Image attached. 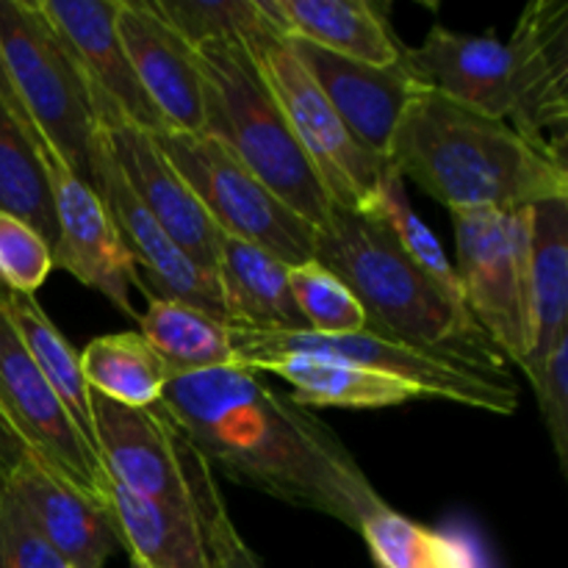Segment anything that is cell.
<instances>
[{
	"instance_id": "cell-1",
	"label": "cell",
	"mask_w": 568,
	"mask_h": 568,
	"mask_svg": "<svg viewBox=\"0 0 568 568\" xmlns=\"http://www.w3.org/2000/svg\"><path fill=\"white\" fill-rule=\"evenodd\" d=\"M155 410L211 469L253 491L355 532L388 508L342 438L258 372L233 364L170 375Z\"/></svg>"
},
{
	"instance_id": "cell-2",
	"label": "cell",
	"mask_w": 568,
	"mask_h": 568,
	"mask_svg": "<svg viewBox=\"0 0 568 568\" xmlns=\"http://www.w3.org/2000/svg\"><path fill=\"white\" fill-rule=\"evenodd\" d=\"M386 164L449 211H521L568 197L566 159L430 87L405 105Z\"/></svg>"
},
{
	"instance_id": "cell-3",
	"label": "cell",
	"mask_w": 568,
	"mask_h": 568,
	"mask_svg": "<svg viewBox=\"0 0 568 568\" xmlns=\"http://www.w3.org/2000/svg\"><path fill=\"white\" fill-rule=\"evenodd\" d=\"M314 261L355 294L369 333L483 375L508 377V361L497 344L460 300L444 292L403 253L381 216L331 203L325 222L316 227Z\"/></svg>"
},
{
	"instance_id": "cell-4",
	"label": "cell",
	"mask_w": 568,
	"mask_h": 568,
	"mask_svg": "<svg viewBox=\"0 0 568 568\" xmlns=\"http://www.w3.org/2000/svg\"><path fill=\"white\" fill-rule=\"evenodd\" d=\"M194 59L205 89V136L231 150L294 214L320 227L331 200L247 44L211 42L194 48Z\"/></svg>"
},
{
	"instance_id": "cell-5",
	"label": "cell",
	"mask_w": 568,
	"mask_h": 568,
	"mask_svg": "<svg viewBox=\"0 0 568 568\" xmlns=\"http://www.w3.org/2000/svg\"><path fill=\"white\" fill-rule=\"evenodd\" d=\"M0 53L42 142L94 192L100 139L92 89L37 0H0Z\"/></svg>"
},
{
	"instance_id": "cell-6",
	"label": "cell",
	"mask_w": 568,
	"mask_h": 568,
	"mask_svg": "<svg viewBox=\"0 0 568 568\" xmlns=\"http://www.w3.org/2000/svg\"><path fill=\"white\" fill-rule=\"evenodd\" d=\"M231 347L236 366L242 369H255L261 361L281 358V355H322V358L347 361L361 369L397 377L419 388L425 397L469 405V408L499 416H510L519 408V392L508 377L483 375L469 366L453 364V361L422 353V349L369 331L322 336L311 331L258 333L231 327Z\"/></svg>"
},
{
	"instance_id": "cell-7",
	"label": "cell",
	"mask_w": 568,
	"mask_h": 568,
	"mask_svg": "<svg viewBox=\"0 0 568 568\" xmlns=\"http://www.w3.org/2000/svg\"><path fill=\"white\" fill-rule=\"evenodd\" d=\"M453 236L466 311L521 369L530 353V209L453 211Z\"/></svg>"
},
{
	"instance_id": "cell-8",
	"label": "cell",
	"mask_w": 568,
	"mask_h": 568,
	"mask_svg": "<svg viewBox=\"0 0 568 568\" xmlns=\"http://www.w3.org/2000/svg\"><path fill=\"white\" fill-rule=\"evenodd\" d=\"M153 139L183 183L197 194L216 231L255 244L288 266L314 261L316 227L275 197L216 139L175 131Z\"/></svg>"
},
{
	"instance_id": "cell-9",
	"label": "cell",
	"mask_w": 568,
	"mask_h": 568,
	"mask_svg": "<svg viewBox=\"0 0 568 568\" xmlns=\"http://www.w3.org/2000/svg\"><path fill=\"white\" fill-rule=\"evenodd\" d=\"M250 53L266 87L275 94L305 159L314 166L327 200L342 209L364 211L386 178V161L369 153L347 131L283 33L261 39L250 48Z\"/></svg>"
},
{
	"instance_id": "cell-10",
	"label": "cell",
	"mask_w": 568,
	"mask_h": 568,
	"mask_svg": "<svg viewBox=\"0 0 568 568\" xmlns=\"http://www.w3.org/2000/svg\"><path fill=\"white\" fill-rule=\"evenodd\" d=\"M403 61L419 83L477 114L508 122L514 131L544 148L532 116L527 72L510 42L433 26L419 48H405Z\"/></svg>"
},
{
	"instance_id": "cell-11",
	"label": "cell",
	"mask_w": 568,
	"mask_h": 568,
	"mask_svg": "<svg viewBox=\"0 0 568 568\" xmlns=\"http://www.w3.org/2000/svg\"><path fill=\"white\" fill-rule=\"evenodd\" d=\"M0 414L28 453L64 477L70 486L109 508V475L81 427L22 347L0 305Z\"/></svg>"
},
{
	"instance_id": "cell-12",
	"label": "cell",
	"mask_w": 568,
	"mask_h": 568,
	"mask_svg": "<svg viewBox=\"0 0 568 568\" xmlns=\"http://www.w3.org/2000/svg\"><path fill=\"white\" fill-rule=\"evenodd\" d=\"M92 89V87H89ZM98 114L100 139L111 161L125 178L133 197L144 205L150 216L164 227L166 236L205 272L214 277L216 270V227L200 205L197 194L183 183L175 166L166 161L155 139L148 131L128 122L120 111L92 92ZM216 281V277H214Z\"/></svg>"
},
{
	"instance_id": "cell-13",
	"label": "cell",
	"mask_w": 568,
	"mask_h": 568,
	"mask_svg": "<svg viewBox=\"0 0 568 568\" xmlns=\"http://www.w3.org/2000/svg\"><path fill=\"white\" fill-rule=\"evenodd\" d=\"M44 164L55 214V242L50 247L53 270L59 266L70 272L83 286L103 294L120 314L139 322L131 303V288L139 286V270L122 244L114 220L98 194L78 181L53 150H48Z\"/></svg>"
},
{
	"instance_id": "cell-14",
	"label": "cell",
	"mask_w": 568,
	"mask_h": 568,
	"mask_svg": "<svg viewBox=\"0 0 568 568\" xmlns=\"http://www.w3.org/2000/svg\"><path fill=\"white\" fill-rule=\"evenodd\" d=\"M92 442L111 483L153 503L192 508L175 433L155 408H128L92 392Z\"/></svg>"
},
{
	"instance_id": "cell-15",
	"label": "cell",
	"mask_w": 568,
	"mask_h": 568,
	"mask_svg": "<svg viewBox=\"0 0 568 568\" xmlns=\"http://www.w3.org/2000/svg\"><path fill=\"white\" fill-rule=\"evenodd\" d=\"M286 39L316 87L322 89L327 103L342 116L347 131L369 153L386 161L399 116L425 83L410 75L405 61L394 67H372L327 53L303 39Z\"/></svg>"
},
{
	"instance_id": "cell-16",
	"label": "cell",
	"mask_w": 568,
	"mask_h": 568,
	"mask_svg": "<svg viewBox=\"0 0 568 568\" xmlns=\"http://www.w3.org/2000/svg\"><path fill=\"white\" fill-rule=\"evenodd\" d=\"M94 194L114 220L122 244L131 253L136 270L148 272V283L153 288L150 297L175 300L192 305L214 320L225 322L220 286L211 275H205L175 242L164 233V227L144 211V205L133 197L125 178L120 175L111 161L105 144L100 148L98 170H94Z\"/></svg>"
},
{
	"instance_id": "cell-17",
	"label": "cell",
	"mask_w": 568,
	"mask_h": 568,
	"mask_svg": "<svg viewBox=\"0 0 568 568\" xmlns=\"http://www.w3.org/2000/svg\"><path fill=\"white\" fill-rule=\"evenodd\" d=\"M116 33L161 120L175 133H205V89L194 50L150 0H120Z\"/></svg>"
},
{
	"instance_id": "cell-18",
	"label": "cell",
	"mask_w": 568,
	"mask_h": 568,
	"mask_svg": "<svg viewBox=\"0 0 568 568\" xmlns=\"http://www.w3.org/2000/svg\"><path fill=\"white\" fill-rule=\"evenodd\" d=\"M3 491L72 568H105L122 547L109 508L78 491L31 453L11 471Z\"/></svg>"
},
{
	"instance_id": "cell-19",
	"label": "cell",
	"mask_w": 568,
	"mask_h": 568,
	"mask_svg": "<svg viewBox=\"0 0 568 568\" xmlns=\"http://www.w3.org/2000/svg\"><path fill=\"white\" fill-rule=\"evenodd\" d=\"M37 6L72 48L98 98L114 105L128 122L148 131L150 136L170 131L159 109L144 94L120 42L116 33L120 0H37Z\"/></svg>"
},
{
	"instance_id": "cell-20",
	"label": "cell",
	"mask_w": 568,
	"mask_h": 568,
	"mask_svg": "<svg viewBox=\"0 0 568 568\" xmlns=\"http://www.w3.org/2000/svg\"><path fill=\"white\" fill-rule=\"evenodd\" d=\"M283 37L303 39L327 53L372 67L403 61L405 44L394 33L386 9L366 0H261Z\"/></svg>"
},
{
	"instance_id": "cell-21",
	"label": "cell",
	"mask_w": 568,
	"mask_h": 568,
	"mask_svg": "<svg viewBox=\"0 0 568 568\" xmlns=\"http://www.w3.org/2000/svg\"><path fill=\"white\" fill-rule=\"evenodd\" d=\"M216 286L225 325L236 331H308L288 286V264L255 244L216 231Z\"/></svg>"
},
{
	"instance_id": "cell-22",
	"label": "cell",
	"mask_w": 568,
	"mask_h": 568,
	"mask_svg": "<svg viewBox=\"0 0 568 568\" xmlns=\"http://www.w3.org/2000/svg\"><path fill=\"white\" fill-rule=\"evenodd\" d=\"M568 336V197L530 209V353L525 375L536 386L549 353Z\"/></svg>"
},
{
	"instance_id": "cell-23",
	"label": "cell",
	"mask_w": 568,
	"mask_h": 568,
	"mask_svg": "<svg viewBox=\"0 0 568 568\" xmlns=\"http://www.w3.org/2000/svg\"><path fill=\"white\" fill-rule=\"evenodd\" d=\"M527 72L541 142L566 159L568 120V3L536 0L508 39Z\"/></svg>"
},
{
	"instance_id": "cell-24",
	"label": "cell",
	"mask_w": 568,
	"mask_h": 568,
	"mask_svg": "<svg viewBox=\"0 0 568 568\" xmlns=\"http://www.w3.org/2000/svg\"><path fill=\"white\" fill-rule=\"evenodd\" d=\"M250 372H270L294 386V397L303 408H394V405L414 403L425 394L410 383L381 372L361 369L347 361L322 358V355H281V358L261 361Z\"/></svg>"
},
{
	"instance_id": "cell-25",
	"label": "cell",
	"mask_w": 568,
	"mask_h": 568,
	"mask_svg": "<svg viewBox=\"0 0 568 568\" xmlns=\"http://www.w3.org/2000/svg\"><path fill=\"white\" fill-rule=\"evenodd\" d=\"M109 514L120 544L144 568H211L192 508L142 499L109 480Z\"/></svg>"
},
{
	"instance_id": "cell-26",
	"label": "cell",
	"mask_w": 568,
	"mask_h": 568,
	"mask_svg": "<svg viewBox=\"0 0 568 568\" xmlns=\"http://www.w3.org/2000/svg\"><path fill=\"white\" fill-rule=\"evenodd\" d=\"M0 305L9 314L11 325H14L17 336H20L22 347L28 349L31 361L48 386L53 388L55 397L61 399L75 425L81 427L83 436L92 442V388L87 386L81 372V355L64 338V333L53 325L37 297L31 294H11L0 292Z\"/></svg>"
},
{
	"instance_id": "cell-27",
	"label": "cell",
	"mask_w": 568,
	"mask_h": 568,
	"mask_svg": "<svg viewBox=\"0 0 568 568\" xmlns=\"http://www.w3.org/2000/svg\"><path fill=\"white\" fill-rule=\"evenodd\" d=\"M139 333L153 347L170 375L233 366L231 327L192 305L150 297L148 314L139 316Z\"/></svg>"
},
{
	"instance_id": "cell-28",
	"label": "cell",
	"mask_w": 568,
	"mask_h": 568,
	"mask_svg": "<svg viewBox=\"0 0 568 568\" xmlns=\"http://www.w3.org/2000/svg\"><path fill=\"white\" fill-rule=\"evenodd\" d=\"M48 150L39 133L28 131L0 103V211L31 225L53 247V192L44 164Z\"/></svg>"
},
{
	"instance_id": "cell-29",
	"label": "cell",
	"mask_w": 568,
	"mask_h": 568,
	"mask_svg": "<svg viewBox=\"0 0 568 568\" xmlns=\"http://www.w3.org/2000/svg\"><path fill=\"white\" fill-rule=\"evenodd\" d=\"M78 355L87 386L128 408H155L170 381V372L142 333L92 338Z\"/></svg>"
},
{
	"instance_id": "cell-30",
	"label": "cell",
	"mask_w": 568,
	"mask_h": 568,
	"mask_svg": "<svg viewBox=\"0 0 568 568\" xmlns=\"http://www.w3.org/2000/svg\"><path fill=\"white\" fill-rule=\"evenodd\" d=\"M358 532L377 568H486L464 536L433 530L394 508L366 519Z\"/></svg>"
},
{
	"instance_id": "cell-31",
	"label": "cell",
	"mask_w": 568,
	"mask_h": 568,
	"mask_svg": "<svg viewBox=\"0 0 568 568\" xmlns=\"http://www.w3.org/2000/svg\"><path fill=\"white\" fill-rule=\"evenodd\" d=\"M166 26L189 44L203 48L211 42H255L281 33L266 17L261 0H150Z\"/></svg>"
},
{
	"instance_id": "cell-32",
	"label": "cell",
	"mask_w": 568,
	"mask_h": 568,
	"mask_svg": "<svg viewBox=\"0 0 568 568\" xmlns=\"http://www.w3.org/2000/svg\"><path fill=\"white\" fill-rule=\"evenodd\" d=\"M175 447L189 486V503H192L197 525L203 530L205 549H209L211 568H264L258 555L247 547V541L239 536L236 525L227 516L225 499L216 491L214 469L178 436Z\"/></svg>"
},
{
	"instance_id": "cell-33",
	"label": "cell",
	"mask_w": 568,
	"mask_h": 568,
	"mask_svg": "<svg viewBox=\"0 0 568 568\" xmlns=\"http://www.w3.org/2000/svg\"><path fill=\"white\" fill-rule=\"evenodd\" d=\"M364 211L381 216V220L392 227L394 236H397L403 253L408 255V258L414 261V264L419 266L427 277H433V281H436L444 292L453 294L455 300H460V303H464V297H460L458 275H455V266L449 264L442 242L433 236L430 227H427L425 222L416 216V211L410 209L403 178H399L392 166H388L381 189H377L375 197L369 200V205H366Z\"/></svg>"
},
{
	"instance_id": "cell-34",
	"label": "cell",
	"mask_w": 568,
	"mask_h": 568,
	"mask_svg": "<svg viewBox=\"0 0 568 568\" xmlns=\"http://www.w3.org/2000/svg\"><path fill=\"white\" fill-rule=\"evenodd\" d=\"M288 286L311 333L344 336L366 331V314L355 294L320 261L288 266Z\"/></svg>"
},
{
	"instance_id": "cell-35",
	"label": "cell",
	"mask_w": 568,
	"mask_h": 568,
	"mask_svg": "<svg viewBox=\"0 0 568 568\" xmlns=\"http://www.w3.org/2000/svg\"><path fill=\"white\" fill-rule=\"evenodd\" d=\"M50 272V244L31 225L0 211V292L33 297Z\"/></svg>"
},
{
	"instance_id": "cell-36",
	"label": "cell",
	"mask_w": 568,
	"mask_h": 568,
	"mask_svg": "<svg viewBox=\"0 0 568 568\" xmlns=\"http://www.w3.org/2000/svg\"><path fill=\"white\" fill-rule=\"evenodd\" d=\"M0 568H72L0 488Z\"/></svg>"
},
{
	"instance_id": "cell-37",
	"label": "cell",
	"mask_w": 568,
	"mask_h": 568,
	"mask_svg": "<svg viewBox=\"0 0 568 568\" xmlns=\"http://www.w3.org/2000/svg\"><path fill=\"white\" fill-rule=\"evenodd\" d=\"M560 469L568 471V336L555 344L541 381L532 386Z\"/></svg>"
},
{
	"instance_id": "cell-38",
	"label": "cell",
	"mask_w": 568,
	"mask_h": 568,
	"mask_svg": "<svg viewBox=\"0 0 568 568\" xmlns=\"http://www.w3.org/2000/svg\"><path fill=\"white\" fill-rule=\"evenodd\" d=\"M26 455H28L26 444L20 442V436L11 430V425L6 422V416L0 414V488L6 486V480L11 477V471L20 466V460L26 458Z\"/></svg>"
},
{
	"instance_id": "cell-39",
	"label": "cell",
	"mask_w": 568,
	"mask_h": 568,
	"mask_svg": "<svg viewBox=\"0 0 568 568\" xmlns=\"http://www.w3.org/2000/svg\"><path fill=\"white\" fill-rule=\"evenodd\" d=\"M0 103H3L6 109H9L11 114H14L17 120H20L22 125L28 128V131H33V133H37V128H33V122L28 120L26 109H22V103H20V94H17V89H14V81H11V75H9V67H6V59H3V53H0Z\"/></svg>"
},
{
	"instance_id": "cell-40",
	"label": "cell",
	"mask_w": 568,
	"mask_h": 568,
	"mask_svg": "<svg viewBox=\"0 0 568 568\" xmlns=\"http://www.w3.org/2000/svg\"><path fill=\"white\" fill-rule=\"evenodd\" d=\"M128 568H144V566L139 564V560H133V558H131V566H128Z\"/></svg>"
}]
</instances>
